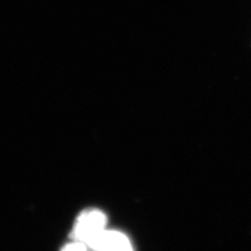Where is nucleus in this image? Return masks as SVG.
Masks as SVG:
<instances>
[{
    "mask_svg": "<svg viewBox=\"0 0 251 251\" xmlns=\"http://www.w3.org/2000/svg\"><path fill=\"white\" fill-rule=\"evenodd\" d=\"M87 246L97 251H134L130 241L126 235L106 229L94 236Z\"/></svg>",
    "mask_w": 251,
    "mask_h": 251,
    "instance_id": "nucleus-2",
    "label": "nucleus"
},
{
    "mask_svg": "<svg viewBox=\"0 0 251 251\" xmlns=\"http://www.w3.org/2000/svg\"><path fill=\"white\" fill-rule=\"evenodd\" d=\"M106 222H107V219L102 212L97 211V209L84 212L77 219L76 225H75V240L87 244L94 236H97L105 229Z\"/></svg>",
    "mask_w": 251,
    "mask_h": 251,
    "instance_id": "nucleus-1",
    "label": "nucleus"
},
{
    "mask_svg": "<svg viewBox=\"0 0 251 251\" xmlns=\"http://www.w3.org/2000/svg\"><path fill=\"white\" fill-rule=\"evenodd\" d=\"M62 251H86V247L83 242H78V241H76V242L68 244Z\"/></svg>",
    "mask_w": 251,
    "mask_h": 251,
    "instance_id": "nucleus-3",
    "label": "nucleus"
}]
</instances>
